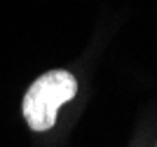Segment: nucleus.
<instances>
[{
    "label": "nucleus",
    "instance_id": "obj_1",
    "mask_svg": "<svg viewBox=\"0 0 157 147\" xmlns=\"http://www.w3.org/2000/svg\"><path fill=\"white\" fill-rule=\"evenodd\" d=\"M78 91V82L66 70H49L31 84L24 96V117L33 131L52 128L59 108L68 103Z\"/></svg>",
    "mask_w": 157,
    "mask_h": 147
}]
</instances>
